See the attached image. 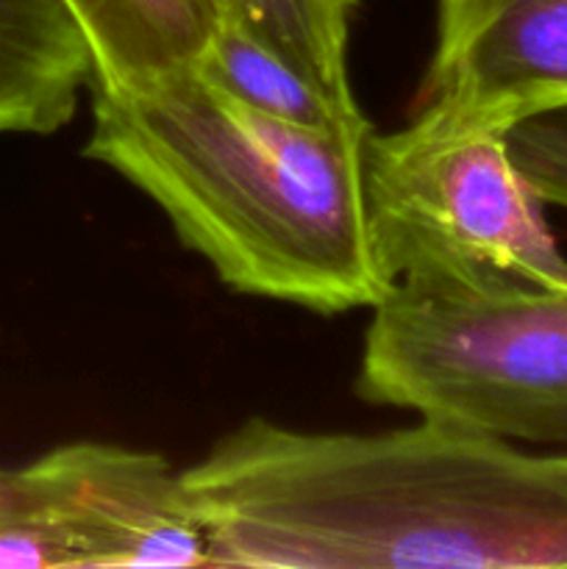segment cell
Listing matches in <instances>:
<instances>
[{
    "instance_id": "cell-6",
    "label": "cell",
    "mask_w": 567,
    "mask_h": 569,
    "mask_svg": "<svg viewBox=\"0 0 567 569\" xmlns=\"http://www.w3.org/2000/svg\"><path fill=\"white\" fill-rule=\"evenodd\" d=\"M567 103V0H437L415 109L509 128Z\"/></svg>"
},
{
    "instance_id": "cell-5",
    "label": "cell",
    "mask_w": 567,
    "mask_h": 569,
    "mask_svg": "<svg viewBox=\"0 0 567 569\" xmlns=\"http://www.w3.org/2000/svg\"><path fill=\"white\" fill-rule=\"evenodd\" d=\"M67 567H211L181 470L156 450L70 442L31 461Z\"/></svg>"
},
{
    "instance_id": "cell-8",
    "label": "cell",
    "mask_w": 567,
    "mask_h": 569,
    "mask_svg": "<svg viewBox=\"0 0 567 569\" xmlns=\"http://www.w3.org/2000/svg\"><path fill=\"white\" fill-rule=\"evenodd\" d=\"M92 59L89 89H133L198 61L215 28L211 0H64Z\"/></svg>"
},
{
    "instance_id": "cell-3",
    "label": "cell",
    "mask_w": 567,
    "mask_h": 569,
    "mask_svg": "<svg viewBox=\"0 0 567 569\" xmlns=\"http://www.w3.org/2000/svg\"><path fill=\"white\" fill-rule=\"evenodd\" d=\"M365 192L392 287L567 289V256L545 220L548 203L495 122L411 109L404 128L367 139Z\"/></svg>"
},
{
    "instance_id": "cell-9",
    "label": "cell",
    "mask_w": 567,
    "mask_h": 569,
    "mask_svg": "<svg viewBox=\"0 0 567 569\" xmlns=\"http://www.w3.org/2000/svg\"><path fill=\"white\" fill-rule=\"evenodd\" d=\"M195 67L222 92L265 114L328 131L372 128L356 98L331 92L287 50L231 11H217Z\"/></svg>"
},
{
    "instance_id": "cell-4",
    "label": "cell",
    "mask_w": 567,
    "mask_h": 569,
    "mask_svg": "<svg viewBox=\"0 0 567 569\" xmlns=\"http://www.w3.org/2000/svg\"><path fill=\"white\" fill-rule=\"evenodd\" d=\"M365 403L567 450V289L392 287L361 339Z\"/></svg>"
},
{
    "instance_id": "cell-11",
    "label": "cell",
    "mask_w": 567,
    "mask_h": 569,
    "mask_svg": "<svg viewBox=\"0 0 567 569\" xmlns=\"http://www.w3.org/2000/svg\"><path fill=\"white\" fill-rule=\"evenodd\" d=\"M506 144L539 198L567 209V103L531 111L511 122L506 128Z\"/></svg>"
},
{
    "instance_id": "cell-10",
    "label": "cell",
    "mask_w": 567,
    "mask_h": 569,
    "mask_svg": "<svg viewBox=\"0 0 567 569\" xmlns=\"http://www.w3.org/2000/svg\"><path fill=\"white\" fill-rule=\"evenodd\" d=\"M287 50L320 83L356 98L348 76V42L356 0H211Z\"/></svg>"
},
{
    "instance_id": "cell-7",
    "label": "cell",
    "mask_w": 567,
    "mask_h": 569,
    "mask_svg": "<svg viewBox=\"0 0 567 569\" xmlns=\"http://www.w3.org/2000/svg\"><path fill=\"white\" fill-rule=\"evenodd\" d=\"M89 83L87 39L64 0H0V137L61 131Z\"/></svg>"
},
{
    "instance_id": "cell-2",
    "label": "cell",
    "mask_w": 567,
    "mask_h": 569,
    "mask_svg": "<svg viewBox=\"0 0 567 569\" xmlns=\"http://www.w3.org/2000/svg\"><path fill=\"white\" fill-rule=\"evenodd\" d=\"M89 94L83 156L142 192L228 289L326 317L372 311L392 292L367 214L376 128L265 114L195 64Z\"/></svg>"
},
{
    "instance_id": "cell-1",
    "label": "cell",
    "mask_w": 567,
    "mask_h": 569,
    "mask_svg": "<svg viewBox=\"0 0 567 569\" xmlns=\"http://www.w3.org/2000/svg\"><path fill=\"white\" fill-rule=\"evenodd\" d=\"M181 481L211 567H567V450L454 422L342 433L248 417Z\"/></svg>"
}]
</instances>
